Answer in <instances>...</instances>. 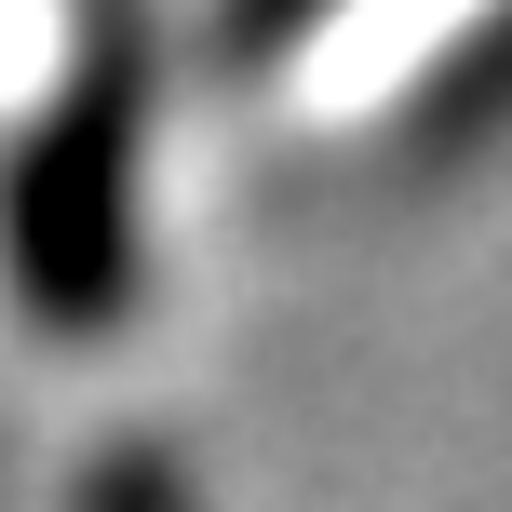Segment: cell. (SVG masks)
Segmentation results:
<instances>
[{"label":"cell","mask_w":512,"mask_h":512,"mask_svg":"<svg viewBox=\"0 0 512 512\" xmlns=\"http://www.w3.org/2000/svg\"><path fill=\"white\" fill-rule=\"evenodd\" d=\"M81 512H189V499H176V472H162V445H108Z\"/></svg>","instance_id":"obj_3"},{"label":"cell","mask_w":512,"mask_h":512,"mask_svg":"<svg viewBox=\"0 0 512 512\" xmlns=\"http://www.w3.org/2000/svg\"><path fill=\"white\" fill-rule=\"evenodd\" d=\"M324 14L337 0H230V14H216V54H230V68H283Z\"/></svg>","instance_id":"obj_2"},{"label":"cell","mask_w":512,"mask_h":512,"mask_svg":"<svg viewBox=\"0 0 512 512\" xmlns=\"http://www.w3.org/2000/svg\"><path fill=\"white\" fill-rule=\"evenodd\" d=\"M135 162H149V68L135 14H95L68 95L0 176V270L54 337H95L135 310Z\"/></svg>","instance_id":"obj_1"}]
</instances>
